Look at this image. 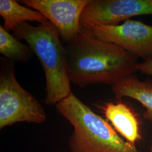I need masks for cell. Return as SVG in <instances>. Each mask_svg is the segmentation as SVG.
Returning <instances> with one entry per match:
<instances>
[{"label": "cell", "mask_w": 152, "mask_h": 152, "mask_svg": "<svg viewBox=\"0 0 152 152\" xmlns=\"http://www.w3.org/2000/svg\"><path fill=\"white\" fill-rule=\"evenodd\" d=\"M55 105L73 127L68 140L70 152H140L72 92Z\"/></svg>", "instance_id": "3"}, {"label": "cell", "mask_w": 152, "mask_h": 152, "mask_svg": "<svg viewBox=\"0 0 152 152\" xmlns=\"http://www.w3.org/2000/svg\"><path fill=\"white\" fill-rule=\"evenodd\" d=\"M18 38L26 41L39 60L46 78L47 105H56L71 92L65 47L56 28L49 20L37 26L28 22L18 26L13 31Z\"/></svg>", "instance_id": "2"}, {"label": "cell", "mask_w": 152, "mask_h": 152, "mask_svg": "<svg viewBox=\"0 0 152 152\" xmlns=\"http://www.w3.org/2000/svg\"><path fill=\"white\" fill-rule=\"evenodd\" d=\"M137 68V71L144 74L152 76V58L139 63Z\"/></svg>", "instance_id": "12"}, {"label": "cell", "mask_w": 152, "mask_h": 152, "mask_svg": "<svg viewBox=\"0 0 152 152\" xmlns=\"http://www.w3.org/2000/svg\"><path fill=\"white\" fill-rule=\"evenodd\" d=\"M142 15H152V0H89L82 13L80 26L117 25Z\"/></svg>", "instance_id": "6"}, {"label": "cell", "mask_w": 152, "mask_h": 152, "mask_svg": "<svg viewBox=\"0 0 152 152\" xmlns=\"http://www.w3.org/2000/svg\"><path fill=\"white\" fill-rule=\"evenodd\" d=\"M0 15L4 20L3 27L7 32L12 31L18 26L27 21L41 24L48 20L39 12L21 5L14 0L0 1Z\"/></svg>", "instance_id": "10"}, {"label": "cell", "mask_w": 152, "mask_h": 152, "mask_svg": "<svg viewBox=\"0 0 152 152\" xmlns=\"http://www.w3.org/2000/svg\"><path fill=\"white\" fill-rule=\"evenodd\" d=\"M151 152H152V145L151 147Z\"/></svg>", "instance_id": "13"}, {"label": "cell", "mask_w": 152, "mask_h": 152, "mask_svg": "<svg viewBox=\"0 0 152 152\" xmlns=\"http://www.w3.org/2000/svg\"><path fill=\"white\" fill-rule=\"evenodd\" d=\"M105 118L125 140L135 144L141 139L140 124L137 114L121 102H108L101 107Z\"/></svg>", "instance_id": "8"}, {"label": "cell", "mask_w": 152, "mask_h": 152, "mask_svg": "<svg viewBox=\"0 0 152 152\" xmlns=\"http://www.w3.org/2000/svg\"><path fill=\"white\" fill-rule=\"evenodd\" d=\"M65 47L69 80L81 87L114 85L137 71V58L114 44L81 31Z\"/></svg>", "instance_id": "1"}, {"label": "cell", "mask_w": 152, "mask_h": 152, "mask_svg": "<svg viewBox=\"0 0 152 152\" xmlns=\"http://www.w3.org/2000/svg\"><path fill=\"white\" fill-rule=\"evenodd\" d=\"M115 98L128 97L136 100L145 108L144 118L152 122V81H141L132 75L112 86Z\"/></svg>", "instance_id": "9"}, {"label": "cell", "mask_w": 152, "mask_h": 152, "mask_svg": "<svg viewBox=\"0 0 152 152\" xmlns=\"http://www.w3.org/2000/svg\"><path fill=\"white\" fill-rule=\"evenodd\" d=\"M31 49L0 26V53L10 60L24 61L31 56Z\"/></svg>", "instance_id": "11"}, {"label": "cell", "mask_w": 152, "mask_h": 152, "mask_svg": "<svg viewBox=\"0 0 152 152\" xmlns=\"http://www.w3.org/2000/svg\"><path fill=\"white\" fill-rule=\"evenodd\" d=\"M95 38L114 44L144 60L152 58V26L127 20L117 25L90 24L81 27Z\"/></svg>", "instance_id": "5"}, {"label": "cell", "mask_w": 152, "mask_h": 152, "mask_svg": "<svg viewBox=\"0 0 152 152\" xmlns=\"http://www.w3.org/2000/svg\"><path fill=\"white\" fill-rule=\"evenodd\" d=\"M89 0H23V4L39 12L51 22L66 43L81 31L80 19Z\"/></svg>", "instance_id": "7"}, {"label": "cell", "mask_w": 152, "mask_h": 152, "mask_svg": "<svg viewBox=\"0 0 152 152\" xmlns=\"http://www.w3.org/2000/svg\"><path fill=\"white\" fill-rule=\"evenodd\" d=\"M12 60L1 58L0 129L18 122L42 124L46 119L43 107L16 80Z\"/></svg>", "instance_id": "4"}]
</instances>
